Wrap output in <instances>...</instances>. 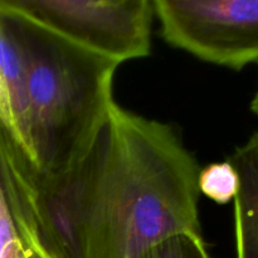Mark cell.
Segmentation results:
<instances>
[{
    "label": "cell",
    "mask_w": 258,
    "mask_h": 258,
    "mask_svg": "<svg viewBox=\"0 0 258 258\" xmlns=\"http://www.w3.org/2000/svg\"><path fill=\"white\" fill-rule=\"evenodd\" d=\"M199 171L173 126L116 102L64 173H42L17 145H0L15 224L49 258H136L174 234H202Z\"/></svg>",
    "instance_id": "1"
},
{
    "label": "cell",
    "mask_w": 258,
    "mask_h": 258,
    "mask_svg": "<svg viewBox=\"0 0 258 258\" xmlns=\"http://www.w3.org/2000/svg\"><path fill=\"white\" fill-rule=\"evenodd\" d=\"M25 67L29 159L64 173L87 155L107 120L120 64L71 42L0 3Z\"/></svg>",
    "instance_id": "2"
},
{
    "label": "cell",
    "mask_w": 258,
    "mask_h": 258,
    "mask_svg": "<svg viewBox=\"0 0 258 258\" xmlns=\"http://www.w3.org/2000/svg\"><path fill=\"white\" fill-rule=\"evenodd\" d=\"M71 42L118 64L151 53L153 0H0Z\"/></svg>",
    "instance_id": "3"
},
{
    "label": "cell",
    "mask_w": 258,
    "mask_h": 258,
    "mask_svg": "<svg viewBox=\"0 0 258 258\" xmlns=\"http://www.w3.org/2000/svg\"><path fill=\"white\" fill-rule=\"evenodd\" d=\"M161 37L203 62L258 63V0H153Z\"/></svg>",
    "instance_id": "4"
},
{
    "label": "cell",
    "mask_w": 258,
    "mask_h": 258,
    "mask_svg": "<svg viewBox=\"0 0 258 258\" xmlns=\"http://www.w3.org/2000/svg\"><path fill=\"white\" fill-rule=\"evenodd\" d=\"M227 160L239 178L238 193L233 201L237 258H258V133Z\"/></svg>",
    "instance_id": "5"
},
{
    "label": "cell",
    "mask_w": 258,
    "mask_h": 258,
    "mask_svg": "<svg viewBox=\"0 0 258 258\" xmlns=\"http://www.w3.org/2000/svg\"><path fill=\"white\" fill-rule=\"evenodd\" d=\"M199 193L217 204L233 202L239 189V178L228 160L213 163L201 169L198 176Z\"/></svg>",
    "instance_id": "6"
},
{
    "label": "cell",
    "mask_w": 258,
    "mask_h": 258,
    "mask_svg": "<svg viewBox=\"0 0 258 258\" xmlns=\"http://www.w3.org/2000/svg\"><path fill=\"white\" fill-rule=\"evenodd\" d=\"M136 258H212L202 234L179 233L153 244Z\"/></svg>",
    "instance_id": "7"
},
{
    "label": "cell",
    "mask_w": 258,
    "mask_h": 258,
    "mask_svg": "<svg viewBox=\"0 0 258 258\" xmlns=\"http://www.w3.org/2000/svg\"><path fill=\"white\" fill-rule=\"evenodd\" d=\"M0 126L7 131L13 140H15L17 128H15L14 113H13L12 100H10L9 87L5 77L4 67L0 58Z\"/></svg>",
    "instance_id": "8"
},
{
    "label": "cell",
    "mask_w": 258,
    "mask_h": 258,
    "mask_svg": "<svg viewBox=\"0 0 258 258\" xmlns=\"http://www.w3.org/2000/svg\"><path fill=\"white\" fill-rule=\"evenodd\" d=\"M24 248L25 258H49L34 241L25 237H19Z\"/></svg>",
    "instance_id": "9"
},
{
    "label": "cell",
    "mask_w": 258,
    "mask_h": 258,
    "mask_svg": "<svg viewBox=\"0 0 258 258\" xmlns=\"http://www.w3.org/2000/svg\"><path fill=\"white\" fill-rule=\"evenodd\" d=\"M251 111L254 116H257L258 117V87H257L256 93H254L253 98H252L251 101Z\"/></svg>",
    "instance_id": "10"
}]
</instances>
